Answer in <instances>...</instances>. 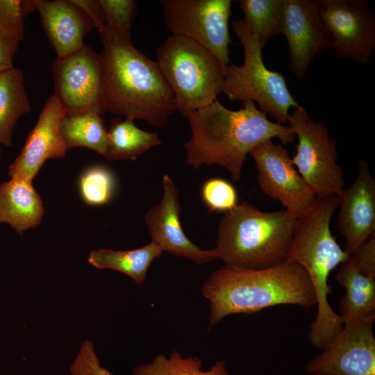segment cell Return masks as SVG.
Returning a JSON list of instances; mask_svg holds the SVG:
<instances>
[{
    "label": "cell",
    "instance_id": "cell-1",
    "mask_svg": "<svg viewBox=\"0 0 375 375\" xmlns=\"http://www.w3.org/2000/svg\"><path fill=\"white\" fill-rule=\"evenodd\" d=\"M191 136L183 145L187 163L194 169L217 165L240 180L247 156L258 144L278 139L283 144L293 142L292 129L274 122L252 101L232 110L217 99L187 116Z\"/></svg>",
    "mask_w": 375,
    "mask_h": 375
},
{
    "label": "cell",
    "instance_id": "cell-2",
    "mask_svg": "<svg viewBox=\"0 0 375 375\" xmlns=\"http://www.w3.org/2000/svg\"><path fill=\"white\" fill-rule=\"evenodd\" d=\"M103 44V101L105 112L141 119L162 128L177 110L172 90L156 61L124 41L105 25L98 31Z\"/></svg>",
    "mask_w": 375,
    "mask_h": 375
},
{
    "label": "cell",
    "instance_id": "cell-3",
    "mask_svg": "<svg viewBox=\"0 0 375 375\" xmlns=\"http://www.w3.org/2000/svg\"><path fill=\"white\" fill-rule=\"evenodd\" d=\"M201 291L209 301L208 330L233 314H253L283 304L316 306L306 272L286 260L258 269L224 265L209 275Z\"/></svg>",
    "mask_w": 375,
    "mask_h": 375
},
{
    "label": "cell",
    "instance_id": "cell-4",
    "mask_svg": "<svg viewBox=\"0 0 375 375\" xmlns=\"http://www.w3.org/2000/svg\"><path fill=\"white\" fill-rule=\"evenodd\" d=\"M297 218L285 210L265 212L247 201L238 203L219 222L214 248L217 259L252 269L285 260Z\"/></svg>",
    "mask_w": 375,
    "mask_h": 375
},
{
    "label": "cell",
    "instance_id": "cell-5",
    "mask_svg": "<svg viewBox=\"0 0 375 375\" xmlns=\"http://www.w3.org/2000/svg\"><path fill=\"white\" fill-rule=\"evenodd\" d=\"M156 60L184 117L217 100L222 93L224 67L208 49L171 35L157 49Z\"/></svg>",
    "mask_w": 375,
    "mask_h": 375
},
{
    "label": "cell",
    "instance_id": "cell-6",
    "mask_svg": "<svg viewBox=\"0 0 375 375\" xmlns=\"http://www.w3.org/2000/svg\"><path fill=\"white\" fill-rule=\"evenodd\" d=\"M232 26L243 47L244 63L224 67L222 93L232 101H252L265 115L286 123L290 108L301 105L290 93L284 76L265 66L262 48L246 22L235 20Z\"/></svg>",
    "mask_w": 375,
    "mask_h": 375
},
{
    "label": "cell",
    "instance_id": "cell-7",
    "mask_svg": "<svg viewBox=\"0 0 375 375\" xmlns=\"http://www.w3.org/2000/svg\"><path fill=\"white\" fill-rule=\"evenodd\" d=\"M288 122L298 139L292 158L298 172L316 197L340 195L345 188L344 172L328 127L311 119L301 106L289 114Z\"/></svg>",
    "mask_w": 375,
    "mask_h": 375
},
{
    "label": "cell",
    "instance_id": "cell-8",
    "mask_svg": "<svg viewBox=\"0 0 375 375\" xmlns=\"http://www.w3.org/2000/svg\"><path fill=\"white\" fill-rule=\"evenodd\" d=\"M167 28L210 51L222 66L230 64L228 22L231 0H161Z\"/></svg>",
    "mask_w": 375,
    "mask_h": 375
},
{
    "label": "cell",
    "instance_id": "cell-9",
    "mask_svg": "<svg viewBox=\"0 0 375 375\" xmlns=\"http://www.w3.org/2000/svg\"><path fill=\"white\" fill-rule=\"evenodd\" d=\"M54 95L65 115H100L103 108V64L100 53L84 44L77 51L57 58L52 65Z\"/></svg>",
    "mask_w": 375,
    "mask_h": 375
},
{
    "label": "cell",
    "instance_id": "cell-10",
    "mask_svg": "<svg viewBox=\"0 0 375 375\" xmlns=\"http://www.w3.org/2000/svg\"><path fill=\"white\" fill-rule=\"evenodd\" d=\"M340 58L367 65L375 50V18L365 0H314Z\"/></svg>",
    "mask_w": 375,
    "mask_h": 375
},
{
    "label": "cell",
    "instance_id": "cell-11",
    "mask_svg": "<svg viewBox=\"0 0 375 375\" xmlns=\"http://www.w3.org/2000/svg\"><path fill=\"white\" fill-rule=\"evenodd\" d=\"M375 317L343 323L340 333L305 366L309 375H375Z\"/></svg>",
    "mask_w": 375,
    "mask_h": 375
},
{
    "label": "cell",
    "instance_id": "cell-12",
    "mask_svg": "<svg viewBox=\"0 0 375 375\" xmlns=\"http://www.w3.org/2000/svg\"><path fill=\"white\" fill-rule=\"evenodd\" d=\"M249 154L258 170L259 188L265 195L280 201L287 212L297 217L312 208L316 196L285 147L269 140L256 146Z\"/></svg>",
    "mask_w": 375,
    "mask_h": 375
},
{
    "label": "cell",
    "instance_id": "cell-13",
    "mask_svg": "<svg viewBox=\"0 0 375 375\" xmlns=\"http://www.w3.org/2000/svg\"><path fill=\"white\" fill-rule=\"evenodd\" d=\"M281 35L286 38L291 72L297 79L307 75L320 51L331 48L330 34L314 0H283Z\"/></svg>",
    "mask_w": 375,
    "mask_h": 375
},
{
    "label": "cell",
    "instance_id": "cell-14",
    "mask_svg": "<svg viewBox=\"0 0 375 375\" xmlns=\"http://www.w3.org/2000/svg\"><path fill=\"white\" fill-rule=\"evenodd\" d=\"M163 193L160 201L153 205L144 216L151 241L162 251L187 258L198 265L217 259L214 249L203 250L185 234L180 221L181 205L178 188L167 174L162 177Z\"/></svg>",
    "mask_w": 375,
    "mask_h": 375
},
{
    "label": "cell",
    "instance_id": "cell-15",
    "mask_svg": "<svg viewBox=\"0 0 375 375\" xmlns=\"http://www.w3.org/2000/svg\"><path fill=\"white\" fill-rule=\"evenodd\" d=\"M65 115L57 97L50 96L19 153L8 167L10 177L19 176L32 181L46 160L65 157L67 148L60 132Z\"/></svg>",
    "mask_w": 375,
    "mask_h": 375
},
{
    "label": "cell",
    "instance_id": "cell-16",
    "mask_svg": "<svg viewBox=\"0 0 375 375\" xmlns=\"http://www.w3.org/2000/svg\"><path fill=\"white\" fill-rule=\"evenodd\" d=\"M337 228L348 253L375 235V180L368 162H358L356 177L340 194Z\"/></svg>",
    "mask_w": 375,
    "mask_h": 375
},
{
    "label": "cell",
    "instance_id": "cell-17",
    "mask_svg": "<svg viewBox=\"0 0 375 375\" xmlns=\"http://www.w3.org/2000/svg\"><path fill=\"white\" fill-rule=\"evenodd\" d=\"M37 10L57 58L81 48L85 44V36L94 28L89 18L72 0H38Z\"/></svg>",
    "mask_w": 375,
    "mask_h": 375
},
{
    "label": "cell",
    "instance_id": "cell-18",
    "mask_svg": "<svg viewBox=\"0 0 375 375\" xmlns=\"http://www.w3.org/2000/svg\"><path fill=\"white\" fill-rule=\"evenodd\" d=\"M44 213L43 201L32 181L19 176L0 184V223L17 233L39 226Z\"/></svg>",
    "mask_w": 375,
    "mask_h": 375
},
{
    "label": "cell",
    "instance_id": "cell-19",
    "mask_svg": "<svg viewBox=\"0 0 375 375\" xmlns=\"http://www.w3.org/2000/svg\"><path fill=\"white\" fill-rule=\"evenodd\" d=\"M345 288L338 310L342 324L347 321L375 317V278L362 274L349 258L341 264L336 275Z\"/></svg>",
    "mask_w": 375,
    "mask_h": 375
},
{
    "label": "cell",
    "instance_id": "cell-20",
    "mask_svg": "<svg viewBox=\"0 0 375 375\" xmlns=\"http://www.w3.org/2000/svg\"><path fill=\"white\" fill-rule=\"evenodd\" d=\"M31 110L22 71L13 67L0 72V145L11 147L15 125Z\"/></svg>",
    "mask_w": 375,
    "mask_h": 375
},
{
    "label": "cell",
    "instance_id": "cell-21",
    "mask_svg": "<svg viewBox=\"0 0 375 375\" xmlns=\"http://www.w3.org/2000/svg\"><path fill=\"white\" fill-rule=\"evenodd\" d=\"M163 252L151 241L144 247L128 251L99 249L91 251L88 262L98 269H113L129 276L138 285L144 284L148 269Z\"/></svg>",
    "mask_w": 375,
    "mask_h": 375
},
{
    "label": "cell",
    "instance_id": "cell-22",
    "mask_svg": "<svg viewBox=\"0 0 375 375\" xmlns=\"http://www.w3.org/2000/svg\"><path fill=\"white\" fill-rule=\"evenodd\" d=\"M108 134L107 160H136L151 147L161 144L156 133L140 129L130 119H113Z\"/></svg>",
    "mask_w": 375,
    "mask_h": 375
},
{
    "label": "cell",
    "instance_id": "cell-23",
    "mask_svg": "<svg viewBox=\"0 0 375 375\" xmlns=\"http://www.w3.org/2000/svg\"><path fill=\"white\" fill-rule=\"evenodd\" d=\"M101 116L96 113L65 115L60 122V132L67 149L85 147L106 158L108 134Z\"/></svg>",
    "mask_w": 375,
    "mask_h": 375
},
{
    "label": "cell",
    "instance_id": "cell-24",
    "mask_svg": "<svg viewBox=\"0 0 375 375\" xmlns=\"http://www.w3.org/2000/svg\"><path fill=\"white\" fill-rule=\"evenodd\" d=\"M243 19L263 48L273 37L281 34L283 0L236 1Z\"/></svg>",
    "mask_w": 375,
    "mask_h": 375
},
{
    "label": "cell",
    "instance_id": "cell-25",
    "mask_svg": "<svg viewBox=\"0 0 375 375\" xmlns=\"http://www.w3.org/2000/svg\"><path fill=\"white\" fill-rule=\"evenodd\" d=\"M202 360L198 357L184 358L174 349L168 357L156 355L150 362L133 368V375H231L224 360H217L207 371L201 369Z\"/></svg>",
    "mask_w": 375,
    "mask_h": 375
},
{
    "label": "cell",
    "instance_id": "cell-26",
    "mask_svg": "<svg viewBox=\"0 0 375 375\" xmlns=\"http://www.w3.org/2000/svg\"><path fill=\"white\" fill-rule=\"evenodd\" d=\"M79 188L83 201L91 206H102L110 203L115 189V178L112 172L101 166H94L81 176Z\"/></svg>",
    "mask_w": 375,
    "mask_h": 375
},
{
    "label": "cell",
    "instance_id": "cell-27",
    "mask_svg": "<svg viewBox=\"0 0 375 375\" xmlns=\"http://www.w3.org/2000/svg\"><path fill=\"white\" fill-rule=\"evenodd\" d=\"M104 14L105 26L120 39L132 42L131 28L137 11L133 0H99Z\"/></svg>",
    "mask_w": 375,
    "mask_h": 375
},
{
    "label": "cell",
    "instance_id": "cell-28",
    "mask_svg": "<svg viewBox=\"0 0 375 375\" xmlns=\"http://www.w3.org/2000/svg\"><path fill=\"white\" fill-rule=\"evenodd\" d=\"M201 199L210 211L231 210L238 205V194L235 187L221 178L206 180L201 189Z\"/></svg>",
    "mask_w": 375,
    "mask_h": 375
},
{
    "label": "cell",
    "instance_id": "cell-29",
    "mask_svg": "<svg viewBox=\"0 0 375 375\" xmlns=\"http://www.w3.org/2000/svg\"><path fill=\"white\" fill-rule=\"evenodd\" d=\"M24 18L22 0H0V32L17 45L24 38Z\"/></svg>",
    "mask_w": 375,
    "mask_h": 375
},
{
    "label": "cell",
    "instance_id": "cell-30",
    "mask_svg": "<svg viewBox=\"0 0 375 375\" xmlns=\"http://www.w3.org/2000/svg\"><path fill=\"white\" fill-rule=\"evenodd\" d=\"M72 375H112L100 365L94 344L86 340L69 367Z\"/></svg>",
    "mask_w": 375,
    "mask_h": 375
},
{
    "label": "cell",
    "instance_id": "cell-31",
    "mask_svg": "<svg viewBox=\"0 0 375 375\" xmlns=\"http://www.w3.org/2000/svg\"><path fill=\"white\" fill-rule=\"evenodd\" d=\"M350 258L360 272L375 278V235L351 252Z\"/></svg>",
    "mask_w": 375,
    "mask_h": 375
},
{
    "label": "cell",
    "instance_id": "cell-32",
    "mask_svg": "<svg viewBox=\"0 0 375 375\" xmlns=\"http://www.w3.org/2000/svg\"><path fill=\"white\" fill-rule=\"evenodd\" d=\"M91 21L97 31L106 24L103 9L99 0H72Z\"/></svg>",
    "mask_w": 375,
    "mask_h": 375
},
{
    "label": "cell",
    "instance_id": "cell-33",
    "mask_svg": "<svg viewBox=\"0 0 375 375\" xmlns=\"http://www.w3.org/2000/svg\"><path fill=\"white\" fill-rule=\"evenodd\" d=\"M19 45L8 40L0 32V72L12 69Z\"/></svg>",
    "mask_w": 375,
    "mask_h": 375
},
{
    "label": "cell",
    "instance_id": "cell-34",
    "mask_svg": "<svg viewBox=\"0 0 375 375\" xmlns=\"http://www.w3.org/2000/svg\"><path fill=\"white\" fill-rule=\"evenodd\" d=\"M38 2V0H22V9L24 17L37 10Z\"/></svg>",
    "mask_w": 375,
    "mask_h": 375
},
{
    "label": "cell",
    "instance_id": "cell-35",
    "mask_svg": "<svg viewBox=\"0 0 375 375\" xmlns=\"http://www.w3.org/2000/svg\"><path fill=\"white\" fill-rule=\"evenodd\" d=\"M1 155H2V151H1V148L0 147V158L1 157Z\"/></svg>",
    "mask_w": 375,
    "mask_h": 375
}]
</instances>
